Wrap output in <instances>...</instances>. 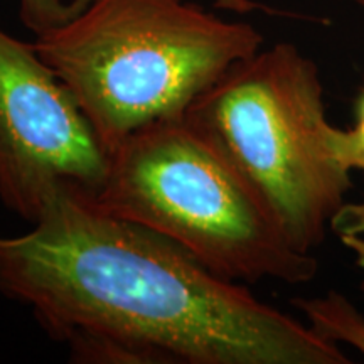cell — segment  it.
<instances>
[{
  "label": "cell",
  "mask_w": 364,
  "mask_h": 364,
  "mask_svg": "<svg viewBox=\"0 0 364 364\" xmlns=\"http://www.w3.org/2000/svg\"><path fill=\"white\" fill-rule=\"evenodd\" d=\"M0 294L91 364H349L336 343L90 194L61 189L0 236Z\"/></svg>",
  "instance_id": "cell-1"
},
{
  "label": "cell",
  "mask_w": 364,
  "mask_h": 364,
  "mask_svg": "<svg viewBox=\"0 0 364 364\" xmlns=\"http://www.w3.org/2000/svg\"><path fill=\"white\" fill-rule=\"evenodd\" d=\"M263 36L186 0H88L38 36L36 53L78 100L108 156L130 134L182 117Z\"/></svg>",
  "instance_id": "cell-2"
},
{
  "label": "cell",
  "mask_w": 364,
  "mask_h": 364,
  "mask_svg": "<svg viewBox=\"0 0 364 364\" xmlns=\"http://www.w3.org/2000/svg\"><path fill=\"white\" fill-rule=\"evenodd\" d=\"M93 201L171 240L226 280L306 284L318 270L262 196L184 117L154 122L110 154Z\"/></svg>",
  "instance_id": "cell-3"
},
{
  "label": "cell",
  "mask_w": 364,
  "mask_h": 364,
  "mask_svg": "<svg viewBox=\"0 0 364 364\" xmlns=\"http://www.w3.org/2000/svg\"><path fill=\"white\" fill-rule=\"evenodd\" d=\"M184 120L247 177L295 250L312 253L344 206L351 172L331 147L316 63L280 43L231 66Z\"/></svg>",
  "instance_id": "cell-4"
},
{
  "label": "cell",
  "mask_w": 364,
  "mask_h": 364,
  "mask_svg": "<svg viewBox=\"0 0 364 364\" xmlns=\"http://www.w3.org/2000/svg\"><path fill=\"white\" fill-rule=\"evenodd\" d=\"M110 156L71 90L36 53L0 31V201L36 223L61 189L91 198Z\"/></svg>",
  "instance_id": "cell-5"
},
{
  "label": "cell",
  "mask_w": 364,
  "mask_h": 364,
  "mask_svg": "<svg viewBox=\"0 0 364 364\" xmlns=\"http://www.w3.org/2000/svg\"><path fill=\"white\" fill-rule=\"evenodd\" d=\"M292 304L318 336L364 354V316L343 294L331 290L324 297L294 299Z\"/></svg>",
  "instance_id": "cell-6"
},
{
  "label": "cell",
  "mask_w": 364,
  "mask_h": 364,
  "mask_svg": "<svg viewBox=\"0 0 364 364\" xmlns=\"http://www.w3.org/2000/svg\"><path fill=\"white\" fill-rule=\"evenodd\" d=\"M88 0H19V16L27 29L41 36L83 11Z\"/></svg>",
  "instance_id": "cell-7"
},
{
  "label": "cell",
  "mask_w": 364,
  "mask_h": 364,
  "mask_svg": "<svg viewBox=\"0 0 364 364\" xmlns=\"http://www.w3.org/2000/svg\"><path fill=\"white\" fill-rule=\"evenodd\" d=\"M356 125L349 130L332 127L331 147L344 169L364 172V90L358 100Z\"/></svg>",
  "instance_id": "cell-8"
},
{
  "label": "cell",
  "mask_w": 364,
  "mask_h": 364,
  "mask_svg": "<svg viewBox=\"0 0 364 364\" xmlns=\"http://www.w3.org/2000/svg\"><path fill=\"white\" fill-rule=\"evenodd\" d=\"M331 230L339 236H364V199L359 203H344L338 215L332 218Z\"/></svg>",
  "instance_id": "cell-9"
},
{
  "label": "cell",
  "mask_w": 364,
  "mask_h": 364,
  "mask_svg": "<svg viewBox=\"0 0 364 364\" xmlns=\"http://www.w3.org/2000/svg\"><path fill=\"white\" fill-rule=\"evenodd\" d=\"M216 6L221 9H228V11H235L240 14L252 12L255 9H262V11H268L267 7L258 6L253 0H216Z\"/></svg>",
  "instance_id": "cell-10"
},
{
  "label": "cell",
  "mask_w": 364,
  "mask_h": 364,
  "mask_svg": "<svg viewBox=\"0 0 364 364\" xmlns=\"http://www.w3.org/2000/svg\"><path fill=\"white\" fill-rule=\"evenodd\" d=\"M341 241H343L346 248L351 250L354 253L358 265L364 268V236H359V235L341 236Z\"/></svg>",
  "instance_id": "cell-11"
},
{
  "label": "cell",
  "mask_w": 364,
  "mask_h": 364,
  "mask_svg": "<svg viewBox=\"0 0 364 364\" xmlns=\"http://www.w3.org/2000/svg\"><path fill=\"white\" fill-rule=\"evenodd\" d=\"M358 2H359V6L364 7V0H358Z\"/></svg>",
  "instance_id": "cell-12"
}]
</instances>
